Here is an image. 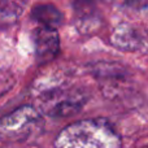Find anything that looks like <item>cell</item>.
Listing matches in <instances>:
<instances>
[{"instance_id": "cell-1", "label": "cell", "mask_w": 148, "mask_h": 148, "mask_svg": "<svg viewBox=\"0 0 148 148\" xmlns=\"http://www.w3.org/2000/svg\"><path fill=\"white\" fill-rule=\"evenodd\" d=\"M120 135L104 118L77 121L62 129L55 139V148H121Z\"/></svg>"}, {"instance_id": "cell-2", "label": "cell", "mask_w": 148, "mask_h": 148, "mask_svg": "<svg viewBox=\"0 0 148 148\" xmlns=\"http://www.w3.org/2000/svg\"><path fill=\"white\" fill-rule=\"evenodd\" d=\"M40 123V110L33 105H22L0 118V138L5 142L23 140Z\"/></svg>"}, {"instance_id": "cell-3", "label": "cell", "mask_w": 148, "mask_h": 148, "mask_svg": "<svg viewBox=\"0 0 148 148\" xmlns=\"http://www.w3.org/2000/svg\"><path fill=\"white\" fill-rule=\"evenodd\" d=\"M86 97L79 90H55L40 99V110L52 117L73 116L82 109Z\"/></svg>"}, {"instance_id": "cell-4", "label": "cell", "mask_w": 148, "mask_h": 148, "mask_svg": "<svg viewBox=\"0 0 148 148\" xmlns=\"http://www.w3.org/2000/svg\"><path fill=\"white\" fill-rule=\"evenodd\" d=\"M33 43L35 59L39 64L52 61L59 55L60 38L56 29L38 26L33 31Z\"/></svg>"}, {"instance_id": "cell-5", "label": "cell", "mask_w": 148, "mask_h": 148, "mask_svg": "<svg viewBox=\"0 0 148 148\" xmlns=\"http://www.w3.org/2000/svg\"><path fill=\"white\" fill-rule=\"evenodd\" d=\"M110 43L123 51H138L142 49L144 39L142 34L130 23L121 22L110 35Z\"/></svg>"}, {"instance_id": "cell-6", "label": "cell", "mask_w": 148, "mask_h": 148, "mask_svg": "<svg viewBox=\"0 0 148 148\" xmlns=\"http://www.w3.org/2000/svg\"><path fill=\"white\" fill-rule=\"evenodd\" d=\"M31 17L39 23V26L56 29L62 23V13L52 4H39L31 10Z\"/></svg>"}, {"instance_id": "cell-7", "label": "cell", "mask_w": 148, "mask_h": 148, "mask_svg": "<svg viewBox=\"0 0 148 148\" xmlns=\"http://www.w3.org/2000/svg\"><path fill=\"white\" fill-rule=\"evenodd\" d=\"M25 3L18 1H0V27L13 25L23 12Z\"/></svg>"}, {"instance_id": "cell-8", "label": "cell", "mask_w": 148, "mask_h": 148, "mask_svg": "<svg viewBox=\"0 0 148 148\" xmlns=\"http://www.w3.org/2000/svg\"><path fill=\"white\" fill-rule=\"evenodd\" d=\"M13 84V79L10 78L9 74H5V73H0V95H3L5 91L12 87Z\"/></svg>"}]
</instances>
